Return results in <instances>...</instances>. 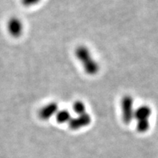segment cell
<instances>
[{
  "label": "cell",
  "instance_id": "6da1fadb",
  "mask_svg": "<svg viewBox=\"0 0 158 158\" xmlns=\"http://www.w3.org/2000/svg\"><path fill=\"white\" fill-rule=\"evenodd\" d=\"M75 54L82 64L86 73L93 76L99 72L100 66L95 59L92 57L91 51L85 45H78L75 50Z\"/></svg>",
  "mask_w": 158,
  "mask_h": 158
},
{
  "label": "cell",
  "instance_id": "7a4b0ae2",
  "mask_svg": "<svg viewBox=\"0 0 158 158\" xmlns=\"http://www.w3.org/2000/svg\"><path fill=\"white\" fill-rule=\"evenodd\" d=\"M152 115V109L149 106L143 105L136 108L134 111V118L137 121L136 129L139 133H145L149 130V118Z\"/></svg>",
  "mask_w": 158,
  "mask_h": 158
},
{
  "label": "cell",
  "instance_id": "3957f363",
  "mask_svg": "<svg viewBox=\"0 0 158 158\" xmlns=\"http://www.w3.org/2000/svg\"><path fill=\"white\" fill-rule=\"evenodd\" d=\"M122 117L123 122L126 124H130L134 118L133 98L130 95H125L121 100Z\"/></svg>",
  "mask_w": 158,
  "mask_h": 158
},
{
  "label": "cell",
  "instance_id": "277c9868",
  "mask_svg": "<svg viewBox=\"0 0 158 158\" xmlns=\"http://www.w3.org/2000/svg\"><path fill=\"white\" fill-rule=\"evenodd\" d=\"M92 118L89 114L85 113L81 115H78L77 117L71 118L68 122L69 127L73 130H78L83 127H86L91 123Z\"/></svg>",
  "mask_w": 158,
  "mask_h": 158
},
{
  "label": "cell",
  "instance_id": "5b68a950",
  "mask_svg": "<svg viewBox=\"0 0 158 158\" xmlns=\"http://www.w3.org/2000/svg\"><path fill=\"white\" fill-rule=\"evenodd\" d=\"M59 110L58 105L56 102H49L41 108L39 111V117L42 120L46 121L50 119L54 115H56L57 111Z\"/></svg>",
  "mask_w": 158,
  "mask_h": 158
},
{
  "label": "cell",
  "instance_id": "8992f818",
  "mask_svg": "<svg viewBox=\"0 0 158 158\" xmlns=\"http://www.w3.org/2000/svg\"><path fill=\"white\" fill-rule=\"evenodd\" d=\"M7 28L11 36L18 37L21 36L23 32V24L21 20L17 19V18H12L10 20L8 24H7Z\"/></svg>",
  "mask_w": 158,
  "mask_h": 158
},
{
  "label": "cell",
  "instance_id": "52a82bcc",
  "mask_svg": "<svg viewBox=\"0 0 158 158\" xmlns=\"http://www.w3.org/2000/svg\"><path fill=\"white\" fill-rule=\"evenodd\" d=\"M71 118L70 111L67 109L59 110L56 114V119L59 124L68 123Z\"/></svg>",
  "mask_w": 158,
  "mask_h": 158
},
{
  "label": "cell",
  "instance_id": "ba28073f",
  "mask_svg": "<svg viewBox=\"0 0 158 158\" xmlns=\"http://www.w3.org/2000/svg\"><path fill=\"white\" fill-rule=\"evenodd\" d=\"M73 111L77 115H81V114L86 113V106H85L84 102L80 101V100H78V101L74 102L73 106Z\"/></svg>",
  "mask_w": 158,
  "mask_h": 158
}]
</instances>
